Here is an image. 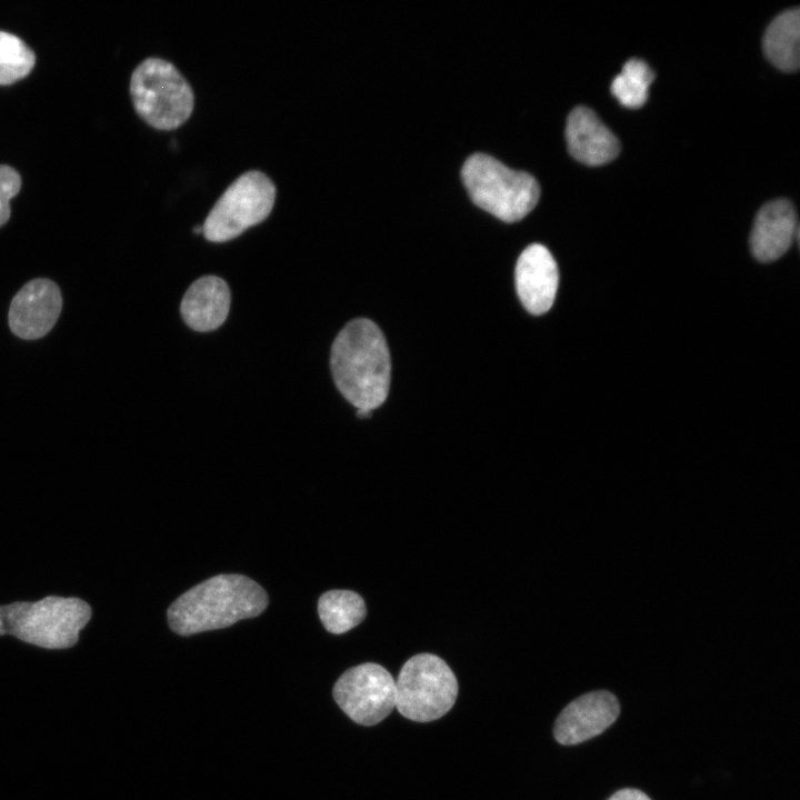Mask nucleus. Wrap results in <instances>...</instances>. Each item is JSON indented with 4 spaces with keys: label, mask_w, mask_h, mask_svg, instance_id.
<instances>
[{
    "label": "nucleus",
    "mask_w": 800,
    "mask_h": 800,
    "mask_svg": "<svg viewBox=\"0 0 800 800\" xmlns=\"http://www.w3.org/2000/svg\"><path fill=\"white\" fill-rule=\"evenodd\" d=\"M330 367L338 390L358 410L371 413L386 401L390 353L373 321L358 318L341 329L331 347Z\"/></svg>",
    "instance_id": "1"
},
{
    "label": "nucleus",
    "mask_w": 800,
    "mask_h": 800,
    "mask_svg": "<svg viewBox=\"0 0 800 800\" xmlns=\"http://www.w3.org/2000/svg\"><path fill=\"white\" fill-rule=\"evenodd\" d=\"M267 604L266 591L252 579L219 574L181 594L169 607L168 620L176 633L191 636L257 617Z\"/></svg>",
    "instance_id": "2"
},
{
    "label": "nucleus",
    "mask_w": 800,
    "mask_h": 800,
    "mask_svg": "<svg viewBox=\"0 0 800 800\" xmlns=\"http://www.w3.org/2000/svg\"><path fill=\"white\" fill-rule=\"evenodd\" d=\"M90 618V606L76 597L12 602L0 606V636H14L44 649H66L78 642Z\"/></svg>",
    "instance_id": "3"
},
{
    "label": "nucleus",
    "mask_w": 800,
    "mask_h": 800,
    "mask_svg": "<svg viewBox=\"0 0 800 800\" xmlns=\"http://www.w3.org/2000/svg\"><path fill=\"white\" fill-rule=\"evenodd\" d=\"M461 177L473 203L506 222L522 219L539 200V184L531 174L484 153L470 156Z\"/></svg>",
    "instance_id": "4"
},
{
    "label": "nucleus",
    "mask_w": 800,
    "mask_h": 800,
    "mask_svg": "<svg viewBox=\"0 0 800 800\" xmlns=\"http://www.w3.org/2000/svg\"><path fill=\"white\" fill-rule=\"evenodd\" d=\"M130 93L137 113L159 130L180 127L193 110L190 84L163 59L148 58L138 64L131 76Z\"/></svg>",
    "instance_id": "5"
},
{
    "label": "nucleus",
    "mask_w": 800,
    "mask_h": 800,
    "mask_svg": "<svg viewBox=\"0 0 800 800\" xmlns=\"http://www.w3.org/2000/svg\"><path fill=\"white\" fill-rule=\"evenodd\" d=\"M458 681L450 667L436 654L409 658L396 681V708L418 722L437 720L454 704Z\"/></svg>",
    "instance_id": "6"
},
{
    "label": "nucleus",
    "mask_w": 800,
    "mask_h": 800,
    "mask_svg": "<svg viewBox=\"0 0 800 800\" xmlns=\"http://www.w3.org/2000/svg\"><path fill=\"white\" fill-rule=\"evenodd\" d=\"M276 187L258 170L244 172L222 193L202 226L208 241L232 240L247 229L262 222L271 212Z\"/></svg>",
    "instance_id": "7"
},
{
    "label": "nucleus",
    "mask_w": 800,
    "mask_h": 800,
    "mask_svg": "<svg viewBox=\"0 0 800 800\" xmlns=\"http://www.w3.org/2000/svg\"><path fill=\"white\" fill-rule=\"evenodd\" d=\"M332 693L342 711L362 726L379 723L396 708V680L384 667L373 662L343 672Z\"/></svg>",
    "instance_id": "8"
},
{
    "label": "nucleus",
    "mask_w": 800,
    "mask_h": 800,
    "mask_svg": "<svg viewBox=\"0 0 800 800\" xmlns=\"http://www.w3.org/2000/svg\"><path fill=\"white\" fill-rule=\"evenodd\" d=\"M62 306L58 286L49 279L26 283L13 297L9 309L11 331L22 339H38L54 326Z\"/></svg>",
    "instance_id": "9"
},
{
    "label": "nucleus",
    "mask_w": 800,
    "mask_h": 800,
    "mask_svg": "<svg viewBox=\"0 0 800 800\" xmlns=\"http://www.w3.org/2000/svg\"><path fill=\"white\" fill-rule=\"evenodd\" d=\"M619 713L613 693L604 690L586 693L561 711L553 727L554 738L564 746L581 743L603 732Z\"/></svg>",
    "instance_id": "10"
},
{
    "label": "nucleus",
    "mask_w": 800,
    "mask_h": 800,
    "mask_svg": "<svg viewBox=\"0 0 800 800\" xmlns=\"http://www.w3.org/2000/svg\"><path fill=\"white\" fill-rule=\"evenodd\" d=\"M559 284L557 263L542 244L527 247L516 264V288L522 306L534 316L553 304Z\"/></svg>",
    "instance_id": "11"
},
{
    "label": "nucleus",
    "mask_w": 800,
    "mask_h": 800,
    "mask_svg": "<svg viewBox=\"0 0 800 800\" xmlns=\"http://www.w3.org/2000/svg\"><path fill=\"white\" fill-rule=\"evenodd\" d=\"M566 139L569 152L588 166L612 161L620 151L619 141L589 108H574L567 119Z\"/></svg>",
    "instance_id": "12"
},
{
    "label": "nucleus",
    "mask_w": 800,
    "mask_h": 800,
    "mask_svg": "<svg viewBox=\"0 0 800 800\" xmlns=\"http://www.w3.org/2000/svg\"><path fill=\"white\" fill-rule=\"evenodd\" d=\"M794 236L798 237V226L792 203L784 199L770 201L756 216L751 252L761 262H772L786 253Z\"/></svg>",
    "instance_id": "13"
},
{
    "label": "nucleus",
    "mask_w": 800,
    "mask_h": 800,
    "mask_svg": "<svg viewBox=\"0 0 800 800\" xmlns=\"http://www.w3.org/2000/svg\"><path fill=\"white\" fill-rule=\"evenodd\" d=\"M229 309V287L216 276L196 280L186 291L180 306L183 321L199 332L219 328L227 319Z\"/></svg>",
    "instance_id": "14"
},
{
    "label": "nucleus",
    "mask_w": 800,
    "mask_h": 800,
    "mask_svg": "<svg viewBox=\"0 0 800 800\" xmlns=\"http://www.w3.org/2000/svg\"><path fill=\"white\" fill-rule=\"evenodd\" d=\"M800 11L788 9L777 16L763 36L767 58L782 71H794L800 62Z\"/></svg>",
    "instance_id": "15"
},
{
    "label": "nucleus",
    "mask_w": 800,
    "mask_h": 800,
    "mask_svg": "<svg viewBox=\"0 0 800 800\" xmlns=\"http://www.w3.org/2000/svg\"><path fill=\"white\" fill-rule=\"evenodd\" d=\"M319 618L327 631L341 634L366 617L364 600L351 590H329L318 601Z\"/></svg>",
    "instance_id": "16"
},
{
    "label": "nucleus",
    "mask_w": 800,
    "mask_h": 800,
    "mask_svg": "<svg viewBox=\"0 0 800 800\" xmlns=\"http://www.w3.org/2000/svg\"><path fill=\"white\" fill-rule=\"evenodd\" d=\"M654 73L640 59L628 60L621 72L611 83V92L624 107L636 109L642 107L648 99V91Z\"/></svg>",
    "instance_id": "17"
},
{
    "label": "nucleus",
    "mask_w": 800,
    "mask_h": 800,
    "mask_svg": "<svg viewBox=\"0 0 800 800\" xmlns=\"http://www.w3.org/2000/svg\"><path fill=\"white\" fill-rule=\"evenodd\" d=\"M36 63L33 51L17 36L0 31V84L27 77Z\"/></svg>",
    "instance_id": "18"
},
{
    "label": "nucleus",
    "mask_w": 800,
    "mask_h": 800,
    "mask_svg": "<svg viewBox=\"0 0 800 800\" xmlns=\"http://www.w3.org/2000/svg\"><path fill=\"white\" fill-rule=\"evenodd\" d=\"M21 178L11 167L0 164V227L10 218V200L19 192Z\"/></svg>",
    "instance_id": "19"
},
{
    "label": "nucleus",
    "mask_w": 800,
    "mask_h": 800,
    "mask_svg": "<svg viewBox=\"0 0 800 800\" xmlns=\"http://www.w3.org/2000/svg\"><path fill=\"white\" fill-rule=\"evenodd\" d=\"M608 800H651L644 792L637 789H621Z\"/></svg>",
    "instance_id": "20"
}]
</instances>
